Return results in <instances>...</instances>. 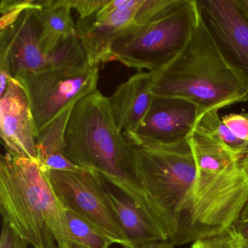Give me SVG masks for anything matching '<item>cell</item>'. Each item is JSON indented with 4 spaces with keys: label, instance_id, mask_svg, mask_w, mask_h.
Instances as JSON below:
<instances>
[{
    "label": "cell",
    "instance_id": "obj_1",
    "mask_svg": "<svg viewBox=\"0 0 248 248\" xmlns=\"http://www.w3.org/2000/svg\"><path fill=\"white\" fill-rule=\"evenodd\" d=\"M135 149L117 127L108 98L98 90L75 106L65 131V156L81 168L98 172L169 237L163 217L140 182Z\"/></svg>",
    "mask_w": 248,
    "mask_h": 248
},
{
    "label": "cell",
    "instance_id": "obj_2",
    "mask_svg": "<svg viewBox=\"0 0 248 248\" xmlns=\"http://www.w3.org/2000/svg\"><path fill=\"white\" fill-rule=\"evenodd\" d=\"M197 174L188 210L171 242L194 243L220 234L240 219L248 202V159L216 144L194 151Z\"/></svg>",
    "mask_w": 248,
    "mask_h": 248
},
{
    "label": "cell",
    "instance_id": "obj_3",
    "mask_svg": "<svg viewBox=\"0 0 248 248\" xmlns=\"http://www.w3.org/2000/svg\"><path fill=\"white\" fill-rule=\"evenodd\" d=\"M155 73L154 95L191 101L198 107L201 117L248 101V86L222 57L200 14L182 51Z\"/></svg>",
    "mask_w": 248,
    "mask_h": 248
},
{
    "label": "cell",
    "instance_id": "obj_4",
    "mask_svg": "<svg viewBox=\"0 0 248 248\" xmlns=\"http://www.w3.org/2000/svg\"><path fill=\"white\" fill-rule=\"evenodd\" d=\"M0 213L34 248H59V239H71L65 207L37 160L1 156Z\"/></svg>",
    "mask_w": 248,
    "mask_h": 248
},
{
    "label": "cell",
    "instance_id": "obj_5",
    "mask_svg": "<svg viewBox=\"0 0 248 248\" xmlns=\"http://www.w3.org/2000/svg\"><path fill=\"white\" fill-rule=\"evenodd\" d=\"M135 154L140 182L163 217L171 240L188 210L197 174L188 138L172 144L136 147Z\"/></svg>",
    "mask_w": 248,
    "mask_h": 248
},
{
    "label": "cell",
    "instance_id": "obj_6",
    "mask_svg": "<svg viewBox=\"0 0 248 248\" xmlns=\"http://www.w3.org/2000/svg\"><path fill=\"white\" fill-rule=\"evenodd\" d=\"M198 16L196 0H184L163 18L148 24L132 23L114 42L109 62H120L138 72H159L186 46Z\"/></svg>",
    "mask_w": 248,
    "mask_h": 248
},
{
    "label": "cell",
    "instance_id": "obj_7",
    "mask_svg": "<svg viewBox=\"0 0 248 248\" xmlns=\"http://www.w3.org/2000/svg\"><path fill=\"white\" fill-rule=\"evenodd\" d=\"M98 66L46 69L18 79L30 102L36 137L49 124L96 91Z\"/></svg>",
    "mask_w": 248,
    "mask_h": 248
},
{
    "label": "cell",
    "instance_id": "obj_8",
    "mask_svg": "<svg viewBox=\"0 0 248 248\" xmlns=\"http://www.w3.org/2000/svg\"><path fill=\"white\" fill-rule=\"evenodd\" d=\"M45 170L65 209L95 225L117 244L133 248L108 200L106 191L107 181L98 172L90 169Z\"/></svg>",
    "mask_w": 248,
    "mask_h": 248
},
{
    "label": "cell",
    "instance_id": "obj_9",
    "mask_svg": "<svg viewBox=\"0 0 248 248\" xmlns=\"http://www.w3.org/2000/svg\"><path fill=\"white\" fill-rule=\"evenodd\" d=\"M199 14L226 63L248 88V19L235 0H196Z\"/></svg>",
    "mask_w": 248,
    "mask_h": 248
},
{
    "label": "cell",
    "instance_id": "obj_10",
    "mask_svg": "<svg viewBox=\"0 0 248 248\" xmlns=\"http://www.w3.org/2000/svg\"><path fill=\"white\" fill-rule=\"evenodd\" d=\"M200 117L198 107L191 101L154 95L140 125L124 136L136 147L172 144L188 139Z\"/></svg>",
    "mask_w": 248,
    "mask_h": 248
},
{
    "label": "cell",
    "instance_id": "obj_11",
    "mask_svg": "<svg viewBox=\"0 0 248 248\" xmlns=\"http://www.w3.org/2000/svg\"><path fill=\"white\" fill-rule=\"evenodd\" d=\"M38 8L25 10L11 27L0 31V72L16 80L53 68L41 47Z\"/></svg>",
    "mask_w": 248,
    "mask_h": 248
},
{
    "label": "cell",
    "instance_id": "obj_12",
    "mask_svg": "<svg viewBox=\"0 0 248 248\" xmlns=\"http://www.w3.org/2000/svg\"><path fill=\"white\" fill-rule=\"evenodd\" d=\"M143 0H109L99 12L84 19L78 18L77 36L91 66L109 62L114 42L123 30L134 22Z\"/></svg>",
    "mask_w": 248,
    "mask_h": 248
},
{
    "label": "cell",
    "instance_id": "obj_13",
    "mask_svg": "<svg viewBox=\"0 0 248 248\" xmlns=\"http://www.w3.org/2000/svg\"><path fill=\"white\" fill-rule=\"evenodd\" d=\"M0 130L7 152L38 161L37 137L28 97L19 82L12 78L0 96Z\"/></svg>",
    "mask_w": 248,
    "mask_h": 248
},
{
    "label": "cell",
    "instance_id": "obj_14",
    "mask_svg": "<svg viewBox=\"0 0 248 248\" xmlns=\"http://www.w3.org/2000/svg\"><path fill=\"white\" fill-rule=\"evenodd\" d=\"M155 74L138 72L108 98L114 122L124 136L136 131L149 111L154 96Z\"/></svg>",
    "mask_w": 248,
    "mask_h": 248
},
{
    "label": "cell",
    "instance_id": "obj_15",
    "mask_svg": "<svg viewBox=\"0 0 248 248\" xmlns=\"http://www.w3.org/2000/svg\"><path fill=\"white\" fill-rule=\"evenodd\" d=\"M105 186L113 210L132 248L169 240L166 233L130 199L107 182Z\"/></svg>",
    "mask_w": 248,
    "mask_h": 248
},
{
    "label": "cell",
    "instance_id": "obj_16",
    "mask_svg": "<svg viewBox=\"0 0 248 248\" xmlns=\"http://www.w3.org/2000/svg\"><path fill=\"white\" fill-rule=\"evenodd\" d=\"M37 3L40 7L41 47L50 61V56L63 41L76 35V24L71 13L70 0H38Z\"/></svg>",
    "mask_w": 248,
    "mask_h": 248
},
{
    "label": "cell",
    "instance_id": "obj_17",
    "mask_svg": "<svg viewBox=\"0 0 248 248\" xmlns=\"http://www.w3.org/2000/svg\"><path fill=\"white\" fill-rule=\"evenodd\" d=\"M72 110L63 113L37 135V159L40 165H47L65 156L64 134Z\"/></svg>",
    "mask_w": 248,
    "mask_h": 248
},
{
    "label": "cell",
    "instance_id": "obj_18",
    "mask_svg": "<svg viewBox=\"0 0 248 248\" xmlns=\"http://www.w3.org/2000/svg\"><path fill=\"white\" fill-rule=\"evenodd\" d=\"M196 127L217 139L236 155L248 159V142L239 139L222 120L218 110H213L203 114Z\"/></svg>",
    "mask_w": 248,
    "mask_h": 248
},
{
    "label": "cell",
    "instance_id": "obj_19",
    "mask_svg": "<svg viewBox=\"0 0 248 248\" xmlns=\"http://www.w3.org/2000/svg\"><path fill=\"white\" fill-rule=\"evenodd\" d=\"M66 210V219L70 232L71 240L88 248H109L117 244L95 225L90 223L70 210Z\"/></svg>",
    "mask_w": 248,
    "mask_h": 248
},
{
    "label": "cell",
    "instance_id": "obj_20",
    "mask_svg": "<svg viewBox=\"0 0 248 248\" xmlns=\"http://www.w3.org/2000/svg\"><path fill=\"white\" fill-rule=\"evenodd\" d=\"M40 8L35 0H2L0 5V31L9 28L25 10Z\"/></svg>",
    "mask_w": 248,
    "mask_h": 248
},
{
    "label": "cell",
    "instance_id": "obj_21",
    "mask_svg": "<svg viewBox=\"0 0 248 248\" xmlns=\"http://www.w3.org/2000/svg\"><path fill=\"white\" fill-rule=\"evenodd\" d=\"M191 248H244L242 236L234 227L210 237L199 239Z\"/></svg>",
    "mask_w": 248,
    "mask_h": 248
},
{
    "label": "cell",
    "instance_id": "obj_22",
    "mask_svg": "<svg viewBox=\"0 0 248 248\" xmlns=\"http://www.w3.org/2000/svg\"><path fill=\"white\" fill-rule=\"evenodd\" d=\"M222 120L237 137L248 142V112L227 114Z\"/></svg>",
    "mask_w": 248,
    "mask_h": 248
},
{
    "label": "cell",
    "instance_id": "obj_23",
    "mask_svg": "<svg viewBox=\"0 0 248 248\" xmlns=\"http://www.w3.org/2000/svg\"><path fill=\"white\" fill-rule=\"evenodd\" d=\"M30 243L23 239L7 220L2 222L0 248H28Z\"/></svg>",
    "mask_w": 248,
    "mask_h": 248
},
{
    "label": "cell",
    "instance_id": "obj_24",
    "mask_svg": "<svg viewBox=\"0 0 248 248\" xmlns=\"http://www.w3.org/2000/svg\"><path fill=\"white\" fill-rule=\"evenodd\" d=\"M109 0H70L71 8L79 14V19L88 18L96 14Z\"/></svg>",
    "mask_w": 248,
    "mask_h": 248
},
{
    "label": "cell",
    "instance_id": "obj_25",
    "mask_svg": "<svg viewBox=\"0 0 248 248\" xmlns=\"http://www.w3.org/2000/svg\"><path fill=\"white\" fill-rule=\"evenodd\" d=\"M233 227L242 236L244 248H248V217L239 219Z\"/></svg>",
    "mask_w": 248,
    "mask_h": 248
},
{
    "label": "cell",
    "instance_id": "obj_26",
    "mask_svg": "<svg viewBox=\"0 0 248 248\" xmlns=\"http://www.w3.org/2000/svg\"><path fill=\"white\" fill-rule=\"evenodd\" d=\"M175 245L170 240L159 241L146 244L136 248H175Z\"/></svg>",
    "mask_w": 248,
    "mask_h": 248
},
{
    "label": "cell",
    "instance_id": "obj_27",
    "mask_svg": "<svg viewBox=\"0 0 248 248\" xmlns=\"http://www.w3.org/2000/svg\"><path fill=\"white\" fill-rule=\"evenodd\" d=\"M59 248H88L71 239H60L58 240Z\"/></svg>",
    "mask_w": 248,
    "mask_h": 248
},
{
    "label": "cell",
    "instance_id": "obj_28",
    "mask_svg": "<svg viewBox=\"0 0 248 248\" xmlns=\"http://www.w3.org/2000/svg\"><path fill=\"white\" fill-rule=\"evenodd\" d=\"M244 15L248 19V0H235Z\"/></svg>",
    "mask_w": 248,
    "mask_h": 248
},
{
    "label": "cell",
    "instance_id": "obj_29",
    "mask_svg": "<svg viewBox=\"0 0 248 248\" xmlns=\"http://www.w3.org/2000/svg\"><path fill=\"white\" fill-rule=\"evenodd\" d=\"M245 217H248V204H247L246 207H245V210H244L240 218H245Z\"/></svg>",
    "mask_w": 248,
    "mask_h": 248
},
{
    "label": "cell",
    "instance_id": "obj_30",
    "mask_svg": "<svg viewBox=\"0 0 248 248\" xmlns=\"http://www.w3.org/2000/svg\"><path fill=\"white\" fill-rule=\"evenodd\" d=\"M123 248H128V247H123Z\"/></svg>",
    "mask_w": 248,
    "mask_h": 248
}]
</instances>
